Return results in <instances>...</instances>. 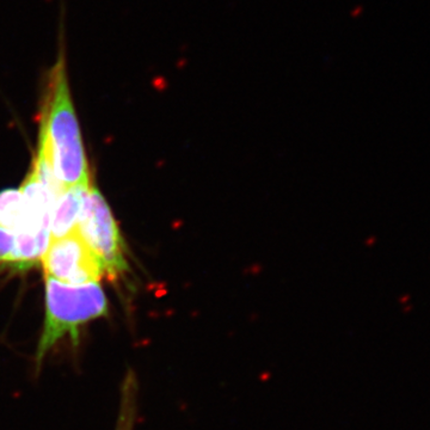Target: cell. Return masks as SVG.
I'll return each mask as SVG.
<instances>
[{
	"label": "cell",
	"instance_id": "3",
	"mask_svg": "<svg viewBox=\"0 0 430 430\" xmlns=\"http://www.w3.org/2000/svg\"><path fill=\"white\" fill-rule=\"evenodd\" d=\"M77 230L98 258L104 274L111 280L125 276L129 270L125 241L106 198L92 183L85 195Z\"/></svg>",
	"mask_w": 430,
	"mask_h": 430
},
{
	"label": "cell",
	"instance_id": "6",
	"mask_svg": "<svg viewBox=\"0 0 430 430\" xmlns=\"http://www.w3.org/2000/svg\"><path fill=\"white\" fill-rule=\"evenodd\" d=\"M0 228L16 234L26 233L27 215L21 190L6 189L0 191Z\"/></svg>",
	"mask_w": 430,
	"mask_h": 430
},
{
	"label": "cell",
	"instance_id": "5",
	"mask_svg": "<svg viewBox=\"0 0 430 430\" xmlns=\"http://www.w3.org/2000/svg\"><path fill=\"white\" fill-rule=\"evenodd\" d=\"M89 187H71L60 192L52 212L51 241L61 238L77 230L79 215Z\"/></svg>",
	"mask_w": 430,
	"mask_h": 430
},
{
	"label": "cell",
	"instance_id": "7",
	"mask_svg": "<svg viewBox=\"0 0 430 430\" xmlns=\"http://www.w3.org/2000/svg\"><path fill=\"white\" fill-rule=\"evenodd\" d=\"M137 407V380L135 374L129 371L126 374L121 390L120 409L115 430H134Z\"/></svg>",
	"mask_w": 430,
	"mask_h": 430
},
{
	"label": "cell",
	"instance_id": "2",
	"mask_svg": "<svg viewBox=\"0 0 430 430\" xmlns=\"http://www.w3.org/2000/svg\"><path fill=\"white\" fill-rule=\"evenodd\" d=\"M108 299L98 282L72 286L46 277V313L35 352L36 368L63 338L77 346L81 327L107 316Z\"/></svg>",
	"mask_w": 430,
	"mask_h": 430
},
{
	"label": "cell",
	"instance_id": "8",
	"mask_svg": "<svg viewBox=\"0 0 430 430\" xmlns=\"http://www.w3.org/2000/svg\"><path fill=\"white\" fill-rule=\"evenodd\" d=\"M16 236L9 231L0 228V267L10 266L11 257L15 250Z\"/></svg>",
	"mask_w": 430,
	"mask_h": 430
},
{
	"label": "cell",
	"instance_id": "4",
	"mask_svg": "<svg viewBox=\"0 0 430 430\" xmlns=\"http://www.w3.org/2000/svg\"><path fill=\"white\" fill-rule=\"evenodd\" d=\"M41 262L46 277L66 285L98 282L104 275L102 264L78 230L61 238L52 239Z\"/></svg>",
	"mask_w": 430,
	"mask_h": 430
},
{
	"label": "cell",
	"instance_id": "1",
	"mask_svg": "<svg viewBox=\"0 0 430 430\" xmlns=\"http://www.w3.org/2000/svg\"><path fill=\"white\" fill-rule=\"evenodd\" d=\"M63 26H60L56 60L47 71L41 101L38 140L45 143L54 177L62 190L90 186L81 129L70 89Z\"/></svg>",
	"mask_w": 430,
	"mask_h": 430
}]
</instances>
